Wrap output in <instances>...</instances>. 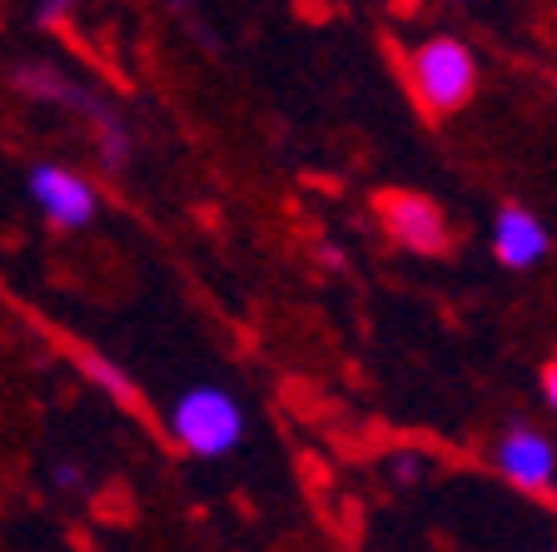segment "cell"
<instances>
[{
  "mask_svg": "<svg viewBox=\"0 0 557 552\" xmlns=\"http://www.w3.org/2000/svg\"><path fill=\"white\" fill-rule=\"evenodd\" d=\"M170 433L195 458H224L244 438V408L224 389H189L170 408Z\"/></svg>",
  "mask_w": 557,
  "mask_h": 552,
  "instance_id": "6da1fadb",
  "label": "cell"
},
{
  "mask_svg": "<svg viewBox=\"0 0 557 552\" xmlns=\"http://www.w3.org/2000/svg\"><path fill=\"white\" fill-rule=\"evenodd\" d=\"M408 75H413V90L418 100L429 105V110H458V105L473 95L478 85V65L473 56H468L458 40H448V35H438V40H423V46L413 50V60H408Z\"/></svg>",
  "mask_w": 557,
  "mask_h": 552,
  "instance_id": "7a4b0ae2",
  "label": "cell"
},
{
  "mask_svg": "<svg viewBox=\"0 0 557 552\" xmlns=\"http://www.w3.org/2000/svg\"><path fill=\"white\" fill-rule=\"evenodd\" d=\"M379 219H383V230L413 254H443L448 249V224H443V214L423 195H383Z\"/></svg>",
  "mask_w": 557,
  "mask_h": 552,
  "instance_id": "3957f363",
  "label": "cell"
},
{
  "mask_svg": "<svg viewBox=\"0 0 557 552\" xmlns=\"http://www.w3.org/2000/svg\"><path fill=\"white\" fill-rule=\"evenodd\" d=\"M30 195H35V205L46 209L50 224H60V230H81V224L95 219V189L81 174L60 170V164H35Z\"/></svg>",
  "mask_w": 557,
  "mask_h": 552,
  "instance_id": "277c9868",
  "label": "cell"
},
{
  "mask_svg": "<svg viewBox=\"0 0 557 552\" xmlns=\"http://www.w3.org/2000/svg\"><path fill=\"white\" fill-rule=\"evenodd\" d=\"M498 468H503L508 483L528 488V493H543V488L553 483V473H557V453L543 433H533V428H512V433L498 443Z\"/></svg>",
  "mask_w": 557,
  "mask_h": 552,
  "instance_id": "5b68a950",
  "label": "cell"
},
{
  "mask_svg": "<svg viewBox=\"0 0 557 552\" xmlns=\"http://www.w3.org/2000/svg\"><path fill=\"white\" fill-rule=\"evenodd\" d=\"M493 249H498V259L508 269H533L547 254V230L528 209L512 205V209H503L498 224H493Z\"/></svg>",
  "mask_w": 557,
  "mask_h": 552,
  "instance_id": "8992f818",
  "label": "cell"
},
{
  "mask_svg": "<svg viewBox=\"0 0 557 552\" xmlns=\"http://www.w3.org/2000/svg\"><path fill=\"white\" fill-rule=\"evenodd\" d=\"M388 473L404 478V483H413V478H423V458H418V453H398V458L388 463Z\"/></svg>",
  "mask_w": 557,
  "mask_h": 552,
  "instance_id": "52a82bcc",
  "label": "cell"
},
{
  "mask_svg": "<svg viewBox=\"0 0 557 552\" xmlns=\"http://www.w3.org/2000/svg\"><path fill=\"white\" fill-rule=\"evenodd\" d=\"M50 478H55V488H81L85 483V473L75 468V463H55V473H50Z\"/></svg>",
  "mask_w": 557,
  "mask_h": 552,
  "instance_id": "ba28073f",
  "label": "cell"
},
{
  "mask_svg": "<svg viewBox=\"0 0 557 552\" xmlns=\"http://www.w3.org/2000/svg\"><path fill=\"white\" fill-rule=\"evenodd\" d=\"M81 0H40V21H65Z\"/></svg>",
  "mask_w": 557,
  "mask_h": 552,
  "instance_id": "9c48e42d",
  "label": "cell"
},
{
  "mask_svg": "<svg viewBox=\"0 0 557 552\" xmlns=\"http://www.w3.org/2000/svg\"><path fill=\"white\" fill-rule=\"evenodd\" d=\"M543 393H547V403H553V408H557V364L547 368V379H543Z\"/></svg>",
  "mask_w": 557,
  "mask_h": 552,
  "instance_id": "30bf717a",
  "label": "cell"
}]
</instances>
